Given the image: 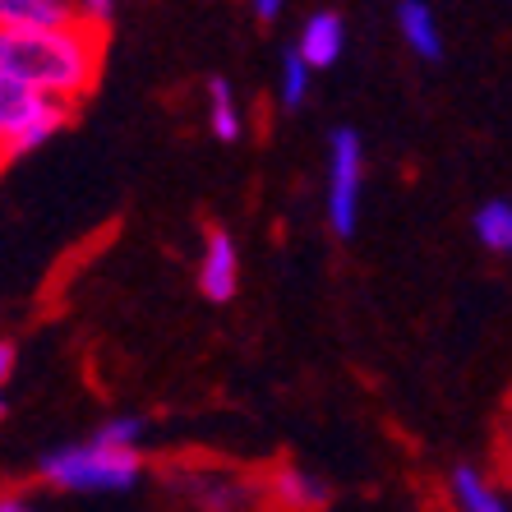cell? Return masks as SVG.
Here are the masks:
<instances>
[{
  "mask_svg": "<svg viewBox=\"0 0 512 512\" xmlns=\"http://www.w3.org/2000/svg\"><path fill=\"white\" fill-rule=\"evenodd\" d=\"M97 33L84 24L47 28V33H10L0 28V79H19L56 102H79L97 84Z\"/></svg>",
  "mask_w": 512,
  "mask_h": 512,
  "instance_id": "6da1fadb",
  "label": "cell"
},
{
  "mask_svg": "<svg viewBox=\"0 0 512 512\" xmlns=\"http://www.w3.org/2000/svg\"><path fill=\"white\" fill-rule=\"evenodd\" d=\"M42 480L60 489H130L139 480V453L134 448H107V443H74V448H56L37 462Z\"/></svg>",
  "mask_w": 512,
  "mask_h": 512,
  "instance_id": "7a4b0ae2",
  "label": "cell"
},
{
  "mask_svg": "<svg viewBox=\"0 0 512 512\" xmlns=\"http://www.w3.org/2000/svg\"><path fill=\"white\" fill-rule=\"evenodd\" d=\"M70 120V102L37 93V88L19 84V79H0V143H5V162L33 153L51 139L56 130H65Z\"/></svg>",
  "mask_w": 512,
  "mask_h": 512,
  "instance_id": "3957f363",
  "label": "cell"
},
{
  "mask_svg": "<svg viewBox=\"0 0 512 512\" xmlns=\"http://www.w3.org/2000/svg\"><path fill=\"white\" fill-rule=\"evenodd\" d=\"M365 194V143L356 130H337L328 143V222L337 236H351Z\"/></svg>",
  "mask_w": 512,
  "mask_h": 512,
  "instance_id": "277c9868",
  "label": "cell"
},
{
  "mask_svg": "<svg viewBox=\"0 0 512 512\" xmlns=\"http://www.w3.org/2000/svg\"><path fill=\"white\" fill-rule=\"evenodd\" d=\"M171 489L194 512H254V485L231 471H199V476H171Z\"/></svg>",
  "mask_w": 512,
  "mask_h": 512,
  "instance_id": "5b68a950",
  "label": "cell"
},
{
  "mask_svg": "<svg viewBox=\"0 0 512 512\" xmlns=\"http://www.w3.org/2000/svg\"><path fill=\"white\" fill-rule=\"evenodd\" d=\"M240 286V254H236V240L227 231H208L203 240V259H199V291L208 300H231Z\"/></svg>",
  "mask_w": 512,
  "mask_h": 512,
  "instance_id": "8992f818",
  "label": "cell"
},
{
  "mask_svg": "<svg viewBox=\"0 0 512 512\" xmlns=\"http://www.w3.org/2000/svg\"><path fill=\"white\" fill-rule=\"evenodd\" d=\"M74 24H79L74 0H0V28L10 33H47Z\"/></svg>",
  "mask_w": 512,
  "mask_h": 512,
  "instance_id": "52a82bcc",
  "label": "cell"
},
{
  "mask_svg": "<svg viewBox=\"0 0 512 512\" xmlns=\"http://www.w3.org/2000/svg\"><path fill=\"white\" fill-rule=\"evenodd\" d=\"M342 47H346V24H342V14H333V10L310 14L305 28H300V37H296V51L310 60L314 70L337 65V60H342Z\"/></svg>",
  "mask_w": 512,
  "mask_h": 512,
  "instance_id": "ba28073f",
  "label": "cell"
},
{
  "mask_svg": "<svg viewBox=\"0 0 512 512\" xmlns=\"http://www.w3.org/2000/svg\"><path fill=\"white\" fill-rule=\"evenodd\" d=\"M397 33L406 37V47L416 51L420 60H439L443 56V37H439V19L425 0H402L397 5Z\"/></svg>",
  "mask_w": 512,
  "mask_h": 512,
  "instance_id": "9c48e42d",
  "label": "cell"
},
{
  "mask_svg": "<svg viewBox=\"0 0 512 512\" xmlns=\"http://www.w3.org/2000/svg\"><path fill=\"white\" fill-rule=\"evenodd\" d=\"M208 130H213L222 143L240 139V130H245V120H240V102H236V88H231L227 79H213V84H208Z\"/></svg>",
  "mask_w": 512,
  "mask_h": 512,
  "instance_id": "30bf717a",
  "label": "cell"
},
{
  "mask_svg": "<svg viewBox=\"0 0 512 512\" xmlns=\"http://www.w3.org/2000/svg\"><path fill=\"white\" fill-rule=\"evenodd\" d=\"M273 485H277V499H282L291 512H314L323 499H328L323 480H314L310 471H300V466H286V471H277Z\"/></svg>",
  "mask_w": 512,
  "mask_h": 512,
  "instance_id": "8fae6325",
  "label": "cell"
},
{
  "mask_svg": "<svg viewBox=\"0 0 512 512\" xmlns=\"http://www.w3.org/2000/svg\"><path fill=\"white\" fill-rule=\"evenodd\" d=\"M476 240L485 245V250H494V254H512V203L508 199H494V203H485L476 213Z\"/></svg>",
  "mask_w": 512,
  "mask_h": 512,
  "instance_id": "7c38bea8",
  "label": "cell"
},
{
  "mask_svg": "<svg viewBox=\"0 0 512 512\" xmlns=\"http://www.w3.org/2000/svg\"><path fill=\"white\" fill-rule=\"evenodd\" d=\"M453 494H457V508L462 512H508V503H503L471 466H457L453 471Z\"/></svg>",
  "mask_w": 512,
  "mask_h": 512,
  "instance_id": "4fadbf2b",
  "label": "cell"
},
{
  "mask_svg": "<svg viewBox=\"0 0 512 512\" xmlns=\"http://www.w3.org/2000/svg\"><path fill=\"white\" fill-rule=\"evenodd\" d=\"M310 79H314V65L300 51H286L282 56V74H277V97L282 107H300L310 97Z\"/></svg>",
  "mask_w": 512,
  "mask_h": 512,
  "instance_id": "5bb4252c",
  "label": "cell"
},
{
  "mask_svg": "<svg viewBox=\"0 0 512 512\" xmlns=\"http://www.w3.org/2000/svg\"><path fill=\"white\" fill-rule=\"evenodd\" d=\"M97 443H107V448H134V443L143 439V420L139 416H116L107 420V425L93 434Z\"/></svg>",
  "mask_w": 512,
  "mask_h": 512,
  "instance_id": "9a60e30c",
  "label": "cell"
},
{
  "mask_svg": "<svg viewBox=\"0 0 512 512\" xmlns=\"http://www.w3.org/2000/svg\"><path fill=\"white\" fill-rule=\"evenodd\" d=\"M116 5H120V0H74V10H79V24L93 28V33H102V28L111 24Z\"/></svg>",
  "mask_w": 512,
  "mask_h": 512,
  "instance_id": "2e32d148",
  "label": "cell"
},
{
  "mask_svg": "<svg viewBox=\"0 0 512 512\" xmlns=\"http://www.w3.org/2000/svg\"><path fill=\"white\" fill-rule=\"evenodd\" d=\"M250 10L259 14V19H277V14H282V0H250Z\"/></svg>",
  "mask_w": 512,
  "mask_h": 512,
  "instance_id": "e0dca14e",
  "label": "cell"
},
{
  "mask_svg": "<svg viewBox=\"0 0 512 512\" xmlns=\"http://www.w3.org/2000/svg\"><path fill=\"white\" fill-rule=\"evenodd\" d=\"M14 374V342H0V379Z\"/></svg>",
  "mask_w": 512,
  "mask_h": 512,
  "instance_id": "ac0fdd59",
  "label": "cell"
},
{
  "mask_svg": "<svg viewBox=\"0 0 512 512\" xmlns=\"http://www.w3.org/2000/svg\"><path fill=\"white\" fill-rule=\"evenodd\" d=\"M0 512H33V508H28V503H19V499H5V503H0Z\"/></svg>",
  "mask_w": 512,
  "mask_h": 512,
  "instance_id": "d6986e66",
  "label": "cell"
},
{
  "mask_svg": "<svg viewBox=\"0 0 512 512\" xmlns=\"http://www.w3.org/2000/svg\"><path fill=\"white\" fill-rule=\"evenodd\" d=\"M508 434H512V429H508ZM508 457H512V439H508Z\"/></svg>",
  "mask_w": 512,
  "mask_h": 512,
  "instance_id": "ffe728a7",
  "label": "cell"
}]
</instances>
